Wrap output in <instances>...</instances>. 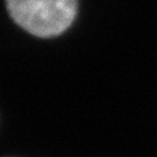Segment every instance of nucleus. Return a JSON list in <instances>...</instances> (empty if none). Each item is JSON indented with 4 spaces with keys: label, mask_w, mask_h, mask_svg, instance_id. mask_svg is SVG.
I'll use <instances>...</instances> for the list:
<instances>
[{
    "label": "nucleus",
    "mask_w": 157,
    "mask_h": 157,
    "mask_svg": "<svg viewBox=\"0 0 157 157\" xmlns=\"http://www.w3.org/2000/svg\"><path fill=\"white\" fill-rule=\"evenodd\" d=\"M6 4L12 19L39 37H54L65 32L77 12V0H6Z\"/></svg>",
    "instance_id": "nucleus-1"
}]
</instances>
